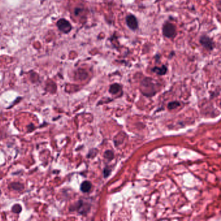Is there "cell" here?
I'll return each instance as SVG.
<instances>
[{
	"instance_id": "6da1fadb",
	"label": "cell",
	"mask_w": 221,
	"mask_h": 221,
	"mask_svg": "<svg viewBox=\"0 0 221 221\" xmlns=\"http://www.w3.org/2000/svg\"><path fill=\"white\" fill-rule=\"evenodd\" d=\"M162 32L165 37L166 38H174L176 35V29L175 26L171 23L167 22L165 23L162 29Z\"/></svg>"
},
{
	"instance_id": "7a4b0ae2",
	"label": "cell",
	"mask_w": 221,
	"mask_h": 221,
	"mask_svg": "<svg viewBox=\"0 0 221 221\" xmlns=\"http://www.w3.org/2000/svg\"><path fill=\"white\" fill-rule=\"evenodd\" d=\"M199 42L206 49L209 50V51H211V50L214 49V42L210 37H209L207 35H202L200 38Z\"/></svg>"
},
{
	"instance_id": "3957f363",
	"label": "cell",
	"mask_w": 221,
	"mask_h": 221,
	"mask_svg": "<svg viewBox=\"0 0 221 221\" xmlns=\"http://www.w3.org/2000/svg\"><path fill=\"white\" fill-rule=\"evenodd\" d=\"M57 27L60 31L64 33H68L72 30V25L67 20L65 19H60L57 22Z\"/></svg>"
},
{
	"instance_id": "277c9868",
	"label": "cell",
	"mask_w": 221,
	"mask_h": 221,
	"mask_svg": "<svg viewBox=\"0 0 221 221\" xmlns=\"http://www.w3.org/2000/svg\"><path fill=\"white\" fill-rule=\"evenodd\" d=\"M126 23L129 29L132 31H135L138 28V20L134 15L129 14L126 17Z\"/></svg>"
},
{
	"instance_id": "5b68a950",
	"label": "cell",
	"mask_w": 221,
	"mask_h": 221,
	"mask_svg": "<svg viewBox=\"0 0 221 221\" xmlns=\"http://www.w3.org/2000/svg\"><path fill=\"white\" fill-rule=\"evenodd\" d=\"M154 73H156L159 75H164L167 72V68L166 66L163 65L161 67H154L152 69Z\"/></svg>"
},
{
	"instance_id": "8992f818",
	"label": "cell",
	"mask_w": 221,
	"mask_h": 221,
	"mask_svg": "<svg viewBox=\"0 0 221 221\" xmlns=\"http://www.w3.org/2000/svg\"><path fill=\"white\" fill-rule=\"evenodd\" d=\"M91 188H92V184L89 181L83 182L81 185V190L83 193L89 192Z\"/></svg>"
},
{
	"instance_id": "52a82bcc",
	"label": "cell",
	"mask_w": 221,
	"mask_h": 221,
	"mask_svg": "<svg viewBox=\"0 0 221 221\" xmlns=\"http://www.w3.org/2000/svg\"><path fill=\"white\" fill-rule=\"evenodd\" d=\"M121 89V87L120 85L119 84L115 83L112 85H111L110 89H109V92L112 94H116L119 92Z\"/></svg>"
},
{
	"instance_id": "ba28073f",
	"label": "cell",
	"mask_w": 221,
	"mask_h": 221,
	"mask_svg": "<svg viewBox=\"0 0 221 221\" xmlns=\"http://www.w3.org/2000/svg\"><path fill=\"white\" fill-rule=\"evenodd\" d=\"M10 187L12 188L13 189L16 190V191H22L23 189V184H20V183H18V182H14V183H12L10 185Z\"/></svg>"
},
{
	"instance_id": "9c48e42d",
	"label": "cell",
	"mask_w": 221,
	"mask_h": 221,
	"mask_svg": "<svg viewBox=\"0 0 221 221\" xmlns=\"http://www.w3.org/2000/svg\"><path fill=\"white\" fill-rule=\"evenodd\" d=\"M104 156L106 159H108L109 160H112L114 158V154L111 151H107L105 152Z\"/></svg>"
},
{
	"instance_id": "30bf717a",
	"label": "cell",
	"mask_w": 221,
	"mask_h": 221,
	"mask_svg": "<svg viewBox=\"0 0 221 221\" xmlns=\"http://www.w3.org/2000/svg\"><path fill=\"white\" fill-rule=\"evenodd\" d=\"M180 106V103L177 101H173L170 102L169 105H168V108L169 110H173V109H175V108L178 107Z\"/></svg>"
},
{
	"instance_id": "8fae6325",
	"label": "cell",
	"mask_w": 221,
	"mask_h": 221,
	"mask_svg": "<svg viewBox=\"0 0 221 221\" xmlns=\"http://www.w3.org/2000/svg\"><path fill=\"white\" fill-rule=\"evenodd\" d=\"M22 207L20 206V205L19 204H16L14 205L13 208H12V211H13V212H14V213H19L21 212L22 211Z\"/></svg>"
},
{
	"instance_id": "7c38bea8",
	"label": "cell",
	"mask_w": 221,
	"mask_h": 221,
	"mask_svg": "<svg viewBox=\"0 0 221 221\" xmlns=\"http://www.w3.org/2000/svg\"><path fill=\"white\" fill-rule=\"evenodd\" d=\"M110 173H111V170L108 169H105L104 170V175H105V177L107 178L108 177V176L110 175Z\"/></svg>"
},
{
	"instance_id": "4fadbf2b",
	"label": "cell",
	"mask_w": 221,
	"mask_h": 221,
	"mask_svg": "<svg viewBox=\"0 0 221 221\" xmlns=\"http://www.w3.org/2000/svg\"><path fill=\"white\" fill-rule=\"evenodd\" d=\"M0 194H1V190H0Z\"/></svg>"
}]
</instances>
